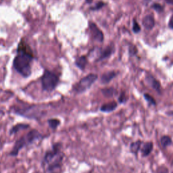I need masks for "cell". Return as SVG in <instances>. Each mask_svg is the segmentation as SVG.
Wrapping results in <instances>:
<instances>
[{"label":"cell","mask_w":173,"mask_h":173,"mask_svg":"<svg viewBox=\"0 0 173 173\" xmlns=\"http://www.w3.org/2000/svg\"><path fill=\"white\" fill-rule=\"evenodd\" d=\"M102 92L104 96L107 97H111L114 96L115 90L113 87H109V88H106V89H103L102 90Z\"/></svg>","instance_id":"obj_18"},{"label":"cell","mask_w":173,"mask_h":173,"mask_svg":"<svg viewBox=\"0 0 173 173\" xmlns=\"http://www.w3.org/2000/svg\"><path fill=\"white\" fill-rule=\"evenodd\" d=\"M168 27L170 28L173 29V14L171 16V17L170 18L168 22Z\"/></svg>","instance_id":"obj_27"},{"label":"cell","mask_w":173,"mask_h":173,"mask_svg":"<svg viewBox=\"0 0 173 173\" xmlns=\"http://www.w3.org/2000/svg\"><path fill=\"white\" fill-rule=\"evenodd\" d=\"M163 1L165 2L166 4H168L173 5V0H163Z\"/></svg>","instance_id":"obj_28"},{"label":"cell","mask_w":173,"mask_h":173,"mask_svg":"<svg viewBox=\"0 0 173 173\" xmlns=\"http://www.w3.org/2000/svg\"><path fill=\"white\" fill-rule=\"evenodd\" d=\"M129 54L131 55H135L137 54V50L135 45H132V46L129 47Z\"/></svg>","instance_id":"obj_24"},{"label":"cell","mask_w":173,"mask_h":173,"mask_svg":"<svg viewBox=\"0 0 173 173\" xmlns=\"http://www.w3.org/2000/svg\"><path fill=\"white\" fill-rule=\"evenodd\" d=\"M117 103L116 102H112L103 104L100 107V110L103 112H110L116 110L117 107Z\"/></svg>","instance_id":"obj_10"},{"label":"cell","mask_w":173,"mask_h":173,"mask_svg":"<svg viewBox=\"0 0 173 173\" xmlns=\"http://www.w3.org/2000/svg\"><path fill=\"white\" fill-rule=\"evenodd\" d=\"M87 64V58L85 56H83V55L78 58L76 61V65L79 68H81V70L85 69Z\"/></svg>","instance_id":"obj_15"},{"label":"cell","mask_w":173,"mask_h":173,"mask_svg":"<svg viewBox=\"0 0 173 173\" xmlns=\"http://www.w3.org/2000/svg\"><path fill=\"white\" fill-rule=\"evenodd\" d=\"M161 143L164 148H166V147L170 145L172 143L171 138L168 136H163L161 138Z\"/></svg>","instance_id":"obj_19"},{"label":"cell","mask_w":173,"mask_h":173,"mask_svg":"<svg viewBox=\"0 0 173 173\" xmlns=\"http://www.w3.org/2000/svg\"><path fill=\"white\" fill-rule=\"evenodd\" d=\"M143 97H144L145 100L149 104H151V105H153V106H156V102L155 99L153 98L152 96H150L149 94H148V93H144V94H143Z\"/></svg>","instance_id":"obj_20"},{"label":"cell","mask_w":173,"mask_h":173,"mask_svg":"<svg viewBox=\"0 0 173 173\" xmlns=\"http://www.w3.org/2000/svg\"><path fill=\"white\" fill-rule=\"evenodd\" d=\"M126 95H125V93H122L120 95V96L118 97V102L120 103H122L126 102Z\"/></svg>","instance_id":"obj_25"},{"label":"cell","mask_w":173,"mask_h":173,"mask_svg":"<svg viewBox=\"0 0 173 173\" xmlns=\"http://www.w3.org/2000/svg\"><path fill=\"white\" fill-rule=\"evenodd\" d=\"M32 55L18 54L14 60V66L19 73L24 77L30 76L31 73V62L32 60Z\"/></svg>","instance_id":"obj_3"},{"label":"cell","mask_w":173,"mask_h":173,"mask_svg":"<svg viewBox=\"0 0 173 173\" xmlns=\"http://www.w3.org/2000/svg\"><path fill=\"white\" fill-rule=\"evenodd\" d=\"M113 52V50L112 47H107L106 49H104L103 50L101 51V54L99 56L98 60H102L106 59V58H109L111 55H112Z\"/></svg>","instance_id":"obj_13"},{"label":"cell","mask_w":173,"mask_h":173,"mask_svg":"<svg viewBox=\"0 0 173 173\" xmlns=\"http://www.w3.org/2000/svg\"><path fill=\"white\" fill-rule=\"evenodd\" d=\"M168 170L166 167H160V168L156 173H168Z\"/></svg>","instance_id":"obj_26"},{"label":"cell","mask_w":173,"mask_h":173,"mask_svg":"<svg viewBox=\"0 0 173 173\" xmlns=\"http://www.w3.org/2000/svg\"><path fill=\"white\" fill-rule=\"evenodd\" d=\"M141 145V141H137L136 142H134L131 143V145L130 146V152L133 153H137L138 152L139 150L140 149Z\"/></svg>","instance_id":"obj_17"},{"label":"cell","mask_w":173,"mask_h":173,"mask_svg":"<svg viewBox=\"0 0 173 173\" xmlns=\"http://www.w3.org/2000/svg\"><path fill=\"white\" fill-rule=\"evenodd\" d=\"M97 79V75L95 74H90L85 77L81 79L79 83H77L74 87V90L77 93H83L87 89H89L93 83Z\"/></svg>","instance_id":"obj_5"},{"label":"cell","mask_w":173,"mask_h":173,"mask_svg":"<svg viewBox=\"0 0 173 173\" xmlns=\"http://www.w3.org/2000/svg\"><path fill=\"white\" fill-rule=\"evenodd\" d=\"M133 31L135 33H139L141 31V27H140L135 18H134L133 21Z\"/></svg>","instance_id":"obj_21"},{"label":"cell","mask_w":173,"mask_h":173,"mask_svg":"<svg viewBox=\"0 0 173 173\" xmlns=\"http://www.w3.org/2000/svg\"><path fill=\"white\" fill-rule=\"evenodd\" d=\"M116 76V72H114V71L107 72V73L103 74L102 76V77H101V82H102L103 84L108 83Z\"/></svg>","instance_id":"obj_9"},{"label":"cell","mask_w":173,"mask_h":173,"mask_svg":"<svg viewBox=\"0 0 173 173\" xmlns=\"http://www.w3.org/2000/svg\"><path fill=\"white\" fill-rule=\"evenodd\" d=\"M142 24L147 30H152L155 26V20L152 15H146L142 21Z\"/></svg>","instance_id":"obj_8"},{"label":"cell","mask_w":173,"mask_h":173,"mask_svg":"<svg viewBox=\"0 0 173 173\" xmlns=\"http://www.w3.org/2000/svg\"><path fill=\"white\" fill-rule=\"evenodd\" d=\"M89 28L91 32L93 38L97 41L102 42L103 41V34L102 31L97 27V25L93 23V22H90L89 23Z\"/></svg>","instance_id":"obj_6"},{"label":"cell","mask_w":173,"mask_h":173,"mask_svg":"<svg viewBox=\"0 0 173 173\" xmlns=\"http://www.w3.org/2000/svg\"><path fill=\"white\" fill-rule=\"evenodd\" d=\"M47 122L52 129H56L60 125V120L58 118H50L47 120Z\"/></svg>","instance_id":"obj_16"},{"label":"cell","mask_w":173,"mask_h":173,"mask_svg":"<svg viewBox=\"0 0 173 173\" xmlns=\"http://www.w3.org/2000/svg\"><path fill=\"white\" fill-rule=\"evenodd\" d=\"M145 81H147L150 86H151L153 89H155L156 91H158L159 93H161V85L160 81L157 79H156L152 74H147L145 77Z\"/></svg>","instance_id":"obj_7"},{"label":"cell","mask_w":173,"mask_h":173,"mask_svg":"<svg viewBox=\"0 0 173 173\" xmlns=\"http://www.w3.org/2000/svg\"><path fill=\"white\" fill-rule=\"evenodd\" d=\"M43 136L36 129H32L31 131L23 135L14 143V147L11 150L9 155L12 156H16L20 152L22 149H23L26 147L32 145L35 141H39L41 139H43Z\"/></svg>","instance_id":"obj_2"},{"label":"cell","mask_w":173,"mask_h":173,"mask_svg":"<svg viewBox=\"0 0 173 173\" xmlns=\"http://www.w3.org/2000/svg\"><path fill=\"white\" fill-rule=\"evenodd\" d=\"M61 143H56L52 145L51 149L45 153L43 160V165L47 166V171H52L60 168L63 160V156L62 153Z\"/></svg>","instance_id":"obj_1"},{"label":"cell","mask_w":173,"mask_h":173,"mask_svg":"<svg viewBox=\"0 0 173 173\" xmlns=\"http://www.w3.org/2000/svg\"><path fill=\"white\" fill-rule=\"evenodd\" d=\"M29 127V125L28 124H23V123H19L13 126L11 129L9 130V135H13V134L17 133L18 131H20L21 130L27 129Z\"/></svg>","instance_id":"obj_11"},{"label":"cell","mask_w":173,"mask_h":173,"mask_svg":"<svg viewBox=\"0 0 173 173\" xmlns=\"http://www.w3.org/2000/svg\"><path fill=\"white\" fill-rule=\"evenodd\" d=\"M18 54H25L32 55L31 49L29 48L28 45L23 41H22L21 43L18 45Z\"/></svg>","instance_id":"obj_12"},{"label":"cell","mask_w":173,"mask_h":173,"mask_svg":"<svg viewBox=\"0 0 173 173\" xmlns=\"http://www.w3.org/2000/svg\"><path fill=\"white\" fill-rule=\"evenodd\" d=\"M153 149V143L152 142H148L143 145L142 148V153L143 156H148L152 152Z\"/></svg>","instance_id":"obj_14"},{"label":"cell","mask_w":173,"mask_h":173,"mask_svg":"<svg viewBox=\"0 0 173 173\" xmlns=\"http://www.w3.org/2000/svg\"><path fill=\"white\" fill-rule=\"evenodd\" d=\"M152 8L158 13H161L164 11V7H163L161 4H157V3H155V4H152Z\"/></svg>","instance_id":"obj_22"},{"label":"cell","mask_w":173,"mask_h":173,"mask_svg":"<svg viewBox=\"0 0 173 173\" xmlns=\"http://www.w3.org/2000/svg\"><path fill=\"white\" fill-rule=\"evenodd\" d=\"M58 80V77L55 74L49 70H45L41 78L43 89L47 91H53L57 86Z\"/></svg>","instance_id":"obj_4"},{"label":"cell","mask_w":173,"mask_h":173,"mask_svg":"<svg viewBox=\"0 0 173 173\" xmlns=\"http://www.w3.org/2000/svg\"><path fill=\"white\" fill-rule=\"evenodd\" d=\"M104 6H105V3L103 2H99L97 3L96 6H94L93 7H91V9H92V10H97V9H100L103 7Z\"/></svg>","instance_id":"obj_23"}]
</instances>
